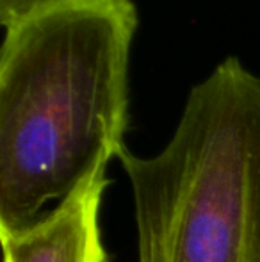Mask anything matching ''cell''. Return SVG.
Segmentation results:
<instances>
[{"instance_id": "cell-1", "label": "cell", "mask_w": 260, "mask_h": 262, "mask_svg": "<svg viewBox=\"0 0 260 262\" xmlns=\"http://www.w3.org/2000/svg\"><path fill=\"white\" fill-rule=\"evenodd\" d=\"M134 0H38L2 24L0 227L59 204L127 148Z\"/></svg>"}, {"instance_id": "cell-2", "label": "cell", "mask_w": 260, "mask_h": 262, "mask_svg": "<svg viewBox=\"0 0 260 262\" xmlns=\"http://www.w3.org/2000/svg\"><path fill=\"white\" fill-rule=\"evenodd\" d=\"M118 161L137 262H260V77L239 57L191 88L159 152Z\"/></svg>"}, {"instance_id": "cell-3", "label": "cell", "mask_w": 260, "mask_h": 262, "mask_svg": "<svg viewBox=\"0 0 260 262\" xmlns=\"http://www.w3.org/2000/svg\"><path fill=\"white\" fill-rule=\"evenodd\" d=\"M109 184L100 168L38 220L0 227L4 262H111L100 223Z\"/></svg>"}, {"instance_id": "cell-4", "label": "cell", "mask_w": 260, "mask_h": 262, "mask_svg": "<svg viewBox=\"0 0 260 262\" xmlns=\"http://www.w3.org/2000/svg\"><path fill=\"white\" fill-rule=\"evenodd\" d=\"M34 2H38V0H0V25L16 16L23 9H27Z\"/></svg>"}]
</instances>
